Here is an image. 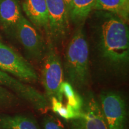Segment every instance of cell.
<instances>
[{
    "label": "cell",
    "mask_w": 129,
    "mask_h": 129,
    "mask_svg": "<svg viewBox=\"0 0 129 129\" xmlns=\"http://www.w3.org/2000/svg\"><path fill=\"white\" fill-rule=\"evenodd\" d=\"M128 29L120 19L111 18L101 27V50L103 57L112 65L126 64L129 59Z\"/></svg>",
    "instance_id": "6da1fadb"
},
{
    "label": "cell",
    "mask_w": 129,
    "mask_h": 129,
    "mask_svg": "<svg viewBox=\"0 0 129 129\" xmlns=\"http://www.w3.org/2000/svg\"><path fill=\"white\" fill-rule=\"evenodd\" d=\"M64 71L68 82L81 89L89 80V48L82 29L77 30L68 45L64 60Z\"/></svg>",
    "instance_id": "7a4b0ae2"
},
{
    "label": "cell",
    "mask_w": 129,
    "mask_h": 129,
    "mask_svg": "<svg viewBox=\"0 0 129 129\" xmlns=\"http://www.w3.org/2000/svg\"><path fill=\"white\" fill-rule=\"evenodd\" d=\"M41 81L44 87L47 99L52 98L62 102L63 94L61 84L63 81V70L60 56L56 51L53 43H48L43 66Z\"/></svg>",
    "instance_id": "3957f363"
},
{
    "label": "cell",
    "mask_w": 129,
    "mask_h": 129,
    "mask_svg": "<svg viewBox=\"0 0 129 129\" xmlns=\"http://www.w3.org/2000/svg\"><path fill=\"white\" fill-rule=\"evenodd\" d=\"M80 115L68 120L69 129H109L99 102L91 91L83 97Z\"/></svg>",
    "instance_id": "277c9868"
},
{
    "label": "cell",
    "mask_w": 129,
    "mask_h": 129,
    "mask_svg": "<svg viewBox=\"0 0 129 129\" xmlns=\"http://www.w3.org/2000/svg\"><path fill=\"white\" fill-rule=\"evenodd\" d=\"M99 104L109 129H127V110L121 94L114 91H103Z\"/></svg>",
    "instance_id": "5b68a950"
},
{
    "label": "cell",
    "mask_w": 129,
    "mask_h": 129,
    "mask_svg": "<svg viewBox=\"0 0 129 129\" xmlns=\"http://www.w3.org/2000/svg\"><path fill=\"white\" fill-rule=\"evenodd\" d=\"M0 70L27 83L37 82L38 76L29 63L10 47L0 42Z\"/></svg>",
    "instance_id": "8992f818"
},
{
    "label": "cell",
    "mask_w": 129,
    "mask_h": 129,
    "mask_svg": "<svg viewBox=\"0 0 129 129\" xmlns=\"http://www.w3.org/2000/svg\"><path fill=\"white\" fill-rule=\"evenodd\" d=\"M48 12L47 34L51 43H60L70 32L69 15L64 0H46Z\"/></svg>",
    "instance_id": "52a82bcc"
},
{
    "label": "cell",
    "mask_w": 129,
    "mask_h": 129,
    "mask_svg": "<svg viewBox=\"0 0 129 129\" xmlns=\"http://www.w3.org/2000/svg\"><path fill=\"white\" fill-rule=\"evenodd\" d=\"M14 32L21 44L32 59L37 62L43 60L46 54V46L41 35L29 20L22 16Z\"/></svg>",
    "instance_id": "ba28073f"
},
{
    "label": "cell",
    "mask_w": 129,
    "mask_h": 129,
    "mask_svg": "<svg viewBox=\"0 0 129 129\" xmlns=\"http://www.w3.org/2000/svg\"><path fill=\"white\" fill-rule=\"evenodd\" d=\"M0 85L12 90L17 96L28 102L36 110L45 111L49 106V103L45 95L1 70Z\"/></svg>",
    "instance_id": "9c48e42d"
},
{
    "label": "cell",
    "mask_w": 129,
    "mask_h": 129,
    "mask_svg": "<svg viewBox=\"0 0 129 129\" xmlns=\"http://www.w3.org/2000/svg\"><path fill=\"white\" fill-rule=\"evenodd\" d=\"M23 10L31 23L48 30V12L46 0H23Z\"/></svg>",
    "instance_id": "30bf717a"
},
{
    "label": "cell",
    "mask_w": 129,
    "mask_h": 129,
    "mask_svg": "<svg viewBox=\"0 0 129 129\" xmlns=\"http://www.w3.org/2000/svg\"><path fill=\"white\" fill-rule=\"evenodd\" d=\"M22 16L18 0H0V25L6 32H14Z\"/></svg>",
    "instance_id": "8fae6325"
},
{
    "label": "cell",
    "mask_w": 129,
    "mask_h": 129,
    "mask_svg": "<svg viewBox=\"0 0 129 129\" xmlns=\"http://www.w3.org/2000/svg\"><path fill=\"white\" fill-rule=\"evenodd\" d=\"M0 129H41L34 119L17 115L0 117Z\"/></svg>",
    "instance_id": "7c38bea8"
},
{
    "label": "cell",
    "mask_w": 129,
    "mask_h": 129,
    "mask_svg": "<svg viewBox=\"0 0 129 129\" xmlns=\"http://www.w3.org/2000/svg\"><path fill=\"white\" fill-rule=\"evenodd\" d=\"M96 0H72L69 15L74 23L79 24L84 21L94 9Z\"/></svg>",
    "instance_id": "4fadbf2b"
},
{
    "label": "cell",
    "mask_w": 129,
    "mask_h": 129,
    "mask_svg": "<svg viewBox=\"0 0 129 129\" xmlns=\"http://www.w3.org/2000/svg\"><path fill=\"white\" fill-rule=\"evenodd\" d=\"M128 4L122 0H96L94 9L104 10L127 17Z\"/></svg>",
    "instance_id": "5bb4252c"
},
{
    "label": "cell",
    "mask_w": 129,
    "mask_h": 129,
    "mask_svg": "<svg viewBox=\"0 0 129 129\" xmlns=\"http://www.w3.org/2000/svg\"><path fill=\"white\" fill-rule=\"evenodd\" d=\"M61 90L68 101V104L76 110L80 111L83 104V97L79 95L73 87L68 81H63Z\"/></svg>",
    "instance_id": "9a60e30c"
},
{
    "label": "cell",
    "mask_w": 129,
    "mask_h": 129,
    "mask_svg": "<svg viewBox=\"0 0 129 129\" xmlns=\"http://www.w3.org/2000/svg\"><path fill=\"white\" fill-rule=\"evenodd\" d=\"M17 101L13 93L0 85V108L8 107L15 104Z\"/></svg>",
    "instance_id": "2e32d148"
},
{
    "label": "cell",
    "mask_w": 129,
    "mask_h": 129,
    "mask_svg": "<svg viewBox=\"0 0 129 129\" xmlns=\"http://www.w3.org/2000/svg\"><path fill=\"white\" fill-rule=\"evenodd\" d=\"M51 108L53 112L59 114L64 120L68 121L71 120V116L67 106L63 105L62 102L59 101L56 98H52L50 100Z\"/></svg>",
    "instance_id": "e0dca14e"
},
{
    "label": "cell",
    "mask_w": 129,
    "mask_h": 129,
    "mask_svg": "<svg viewBox=\"0 0 129 129\" xmlns=\"http://www.w3.org/2000/svg\"><path fill=\"white\" fill-rule=\"evenodd\" d=\"M43 129H64L62 125L55 118L46 116L43 120Z\"/></svg>",
    "instance_id": "ac0fdd59"
},
{
    "label": "cell",
    "mask_w": 129,
    "mask_h": 129,
    "mask_svg": "<svg viewBox=\"0 0 129 129\" xmlns=\"http://www.w3.org/2000/svg\"><path fill=\"white\" fill-rule=\"evenodd\" d=\"M64 3H65L66 6H67V8L68 11L69 13V11H70L71 7V4L72 2V0H64Z\"/></svg>",
    "instance_id": "d6986e66"
},
{
    "label": "cell",
    "mask_w": 129,
    "mask_h": 129,
    "mask_svg": "<svg viewBox=\"0 0 129 129\" xmlns=\"http://www.w3.org/2000/svg\"><path fill=\"white\" fill-rule=\"evenodd\" d=\"M122 1H123L124 3H126V4H128V0H122Z\"/></svg>",
    "instance_id": "ffe728a7"
}]
</instances>
